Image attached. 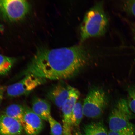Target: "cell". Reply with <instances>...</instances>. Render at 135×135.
Instances as JSON below:
<instances>
[{
    "instance_id": "obj_11",
    "label": "cell",
    "mask_w": 135,
    "mask_h": 135,
    "mask_svg": "<svg viewBox=\"0 0 135 135\" xmlns=\"http://www.w3.org/2000/svg\"><path fill=\"white\" fill-rule=\"evenodd\" d=\"M51 105L48 101L41 98H35L32 103V110L43 120L48 121L51 115Z\"/></svg>"
},
{
    "instance_id": "obj_15",
    "label": "cell",
    "mask_w": 135,
    "mask_h": 135,
    "mask_svg": "<svg viewBox=\"0 0 135 135\" xmlns=\"http://www.w3.org/2000/svg\"><path fill=\"white\" fill-rule=\"evenodd\" d=\"M17 60L13 57L0 54V75L7 74L11 70Z\"/></svg>"
},
{
    "instance_id": "obj_9",
    "label": "cell",
    "mask_w": 135,
    "mask_h": 135,
    "mask_svg": "<svg viewBox=\"0 0 135 135\" xmlns=\"http://www.w3.org/2000/svg\"><path fill=\"white\" fill-rule=\"evenodd\" d=\"M23 130L16 120L4 113L0 114V135H21Z\"/></svg>"
},
{
    "instance_id": "obj_10",
    "label": "cell",
    "mask_w": 135,
    "mask_h": 135,
    "mask_svg": "<svg viewBox=\"0 0 135 135\" xmlns=\"http://www.w3.org/2000/svg\"><path fill=\"white\" fill-rule=\"evenodd\" d=\"M70 87L57 84L48 92L47 97L57 107L61 109L68 98Z\"/></svg>"
},
{
    "instance_id": "obj_18",
    "label": "cell",
    "mask_w": 135,
    "mask_h": 135,
    "mask_svg": "<svg viewBox=\"0 0 135 135\" xmlns=\"http://www.w3.org/2000/svg\"><path fill=\"white\" fill-rule=\"evenodd\" d=\"M123 7L126 12L135 16V1H124Z\"/></svg>"
},
{
    "instance_id": "obj_1",
    "label": "cell",
    "mask_w": 135,
    "mask_h": 135,
    "mask_svg": "<svg viewBox=\"0 0 135 135\" xmlns=\"http://www.w3.org/2000/svg\"><path fill=\"white\" fill-rule=\"evenodd\" d=\"M91 58L90 51L81 45L53 49L40 48L23 74L52 80L70 78L87 65Z\"/></svg>"
},
{
    "instance_id": "obj_3",
    "label": "cell",
    "mask_w": 135,
    "mask_h": 135,
    "mask_svg": "<svg viewBox=\"0 0 135 135\" xmlns=\"http://www.w3.org/2000/svg\"><path fill=\"white\" fill-rule=\"evenodd\" d=\"M135 118V115L129 108L127 101L124 99H120L111 111L109 116L110 131H135L134 126L130 122Z\"/></svg>"
},
{
    "instance_id": "obj_23",
    "label": "cell",
    "mask_w": 135,
    "mask_h": 135,
    "mask_svg": "<svg viewBox=\"0 0 135 135\" xmlns=\"http://www.w3.org/2000/svg\"><path fill=\"white\" fill-rule=\"evenodd\" d=\"M1 101H2L0 100V106H1Z\"/></svg>"
},
{
    "instance_id": "obj_17",
    "label": "cell",
    "mask_w": 135,
    "mask_h": 135,
    "mask_svg": "<svg viewBox=\"0 0 135 135\" xmlns=\"http://www.w3.org/2000/svg\"><path fill=\"white\" fill-rule=\"evenodd\" d=\"M128 106L131 110L135 114V87L131 86L128 89Z\"/></svg>"
},
{
    "instance_id": "obj_22",
    "label": "cell",
    "mask_w": 135,
    "mask_h": 135,
    "mask_svg": "<svg viewBox=\"0 0 135 135\" xmlns=\"http://www.w3.org/2000/svg\"><path fill=\"white\" fill-rule=\"evenodd\" d=\"M133 32L134 33V38H135V24L134 25L133 28Z\"/></svg>"
},
{
    "instance_id": "obj_2",
    "label": "cell",
    "mask_w": 135,
    "mask_h": 135,
    "mask_svg": "<svg viewBox=\"0 0 135 135\" xmlns=\"http://www.w3.org/2000/svg\"><path fill=\"white\" fill-rule=\"evenodd\" d=\"M109 21L103 1L97 2L85 13L80 28V40L103 36L107 31Z\"/></svg>"
},
{
    "instance_id": "obj_7",
    "label": "cell",
    "mask_w": 135,
    "mask_h": 135,
    "mask_svg": "<svg viewBox=\"0 0 135 135\" xmlns=\"http://www.w3.org/2000/svg\"><path fill=\"white\" fill-rule=\"evenodd\" d=\"M80 95V92L77 89L70 87L68 98L61 108L63 117V135H73L74 128L71 121L72 111Z\"/></svg>"
},
{
    "instance_id": "obj_21",
    "label": "cell",
    "mask_w": 135,
    "mask_h": 135,
    "mask_svg": "<svg viewBox=\"0 0 135 135\" xmlns=\"http://www.w3.org/2000/svg\"><path fill=\"white\" fill-rule=\"evenodd\" d=\"M73 135H84L81 133L78 128H75L74 129Z\"/></svg>"
},
{
    "instance_id": "obj_12",
    "label": "cell",
    "mask_w": 135,
    "mask_h": 135,
    "mask_svg": "<svg viewBox=\"0 0 135 135\" xmlns=\"http://www.w3.org/2000/svg\"><path fill=\"white\" fill-rule=\"evenodd\" d=\"M25 111V107L22 106L13 104L6 108L4 114L8 117L16 120L22 125L24 118Z\"/></svg>"
},
{
    "instance_id": "obj_20",
    "label": "cell",
    "mask_w": 135,
    "mask_h": 135,
    "mask_svg": "<svg viewBox=\"0 0 135 135\" xmlns=\"http://www.w3.org/2000/svg\"><path fill=\"white\" fill-rule=\"evenodd\" d=\"M6 88L4 86H0V100L2 101L3 96L5 91H6Z\"/></svg>"
},
{
    "instance_id": "obj_14",
    "label": "cell",
    "mask_w": 135,
    "mask_h": 135,
    "mask_svg": "<svg viewBox=\"0 0 135 135\" xmlns=\"http://www.w3.org/2000/svg\"><path fill=\"white\" fill-rule=\"evenodd\" d=\"M84 115L83 105L80 101L76 103L73 109L71 121L74 129L78 128Z\"/></svg>"
},
{
    "instance_id": "obj_19",
    "label": "cell",
    "mask_w": 135,
    "mask_h": 135,
    "mask_svg": "<svg viewBox=\"0 0 135 135\" xmlns=\"http://www.w3.org/2000/svg\"><path fill=\"white\" fill-rule=\"evenodd\" d=\"M108 135H135V131H110Z\"/></svg>"
},
{
    "instance_id": "obj_16",
    "label": "cell",
    "mask_w": 135,
    "mask_h": 135,
    "mask_svg": "<svg viewBox=\"0 0 135 135\" xmlns=\"http://www.w3.org/2000/svg\"><path fill=\"white\" fill-rule=\"evenodd\" d=\"M48 121L49 124L51 135H63V126L51 115Z\"/></svg>"
},
{
    "instance_id": "obj_4",
    "label": "cell",
    "mask_w": 135,
    "mask_h": 135,
    "mask_svg": "<svg viewBox=\"0 0 135 135\" xmlns=\"http://www.w3.org/2000/svg\"><path fill=\"white\" fill-rule=\"evenodd\" d=\"M107 103L104 91L98 88L93 89L84 99L82 105L84 115L89 118H98L103 113Z\"/></svg>"
},
{
    "instance_id": "obj_13",
    "label": "cell",
    "mask_w": 135,
    "mask_h": 135,
    "mask_svg": "<svg viewBox=\"0 0 135 135\" xmlns=\"http://www.w3.org/2000/svg\"><path fill=\"white\" fill-rule=\"evenodd\" d=\"M84 135H108L105 127L101 122L86 125L83 128Z\"/></svg>"
},
{
    "instance_id": "obj_8",
    "label": "cell",
    "mask_w": 135,
    "mask_h": 135,
    "mask_svg": "<svg viewBox=\"0 0 135 135\" xmlns=\"http://www.w3.org/2000/svg\"><path fill=\"white\" fill-rule=\"evenodd\" d=\"M43 120L35 113L31 109L25 107L22 125L27 135H38L44 128Z\"/></svg>"
},
{
    "instance_id": "obj_6",
    "label": "cell",
    "mask_w": 135,
    "mask_h": 135,
    "mask_svg": "<svg viewBox=\"0 0 135 135\" xmlns=\"http://www.w3.org/2000/svg\"><path fill=\"white\" fill-rule=\"evenodd\" d=\"M46 79L32 75L25 76L18 82L10 85L6 88L8 97H16L26 95L45 83Z\"/></svg>"
},
{
    "instance_id": "obj_5",
    "label": "cell",
    "mask_w": 135,
    "mask_h": 135,
    "mask_svg": "<svg viewBox=\"0 0 135 135\" xmlns=\"http://www.w3.org/2000/svg\"><path fill=\"white\" fill-rule=\"evenodd\" d=\"M30 5L25 0H0V15L10 22L23 19L29 12Z\"/></svg>"
}]
</instances>
